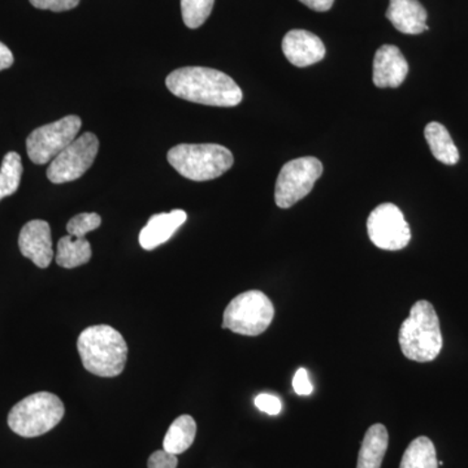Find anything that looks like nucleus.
<instances>
[{"label":"nucleus","mask_w":468,"mask_h":468,"mask_svg":"<svg viewBox=\"0 0 468 468\" xmlns=\"http://www.w3.org/2000/svg\"><path fill=\"white\" fill-rule=\"evenodd\" d=\"M165 85L176 97L205 106L236 107L243 98L232 77L212 68H180L169 73Z\"/></svg>","instance_id":"f257e3e1"},{"label":"nucleus","mask_w":468,"mask_h":468,"mask_svg":"<svg viewBox=\"0 0 468 468\" xmlns=\"http://www.w3.org/2000/svg\"><path fill=\"white\" fill-rule=\"evenodd\" d=\"M80 358L86 371L100 378H116L124 371L128 345L111 325H91L77 340Z\"/></svg>","instance_id":"f03ea898"},{"label":"nucleus","mask_w":468,"mask_h":468,"mask_svg":"<svg viewBox=\"0 0 468 468\" xmlns=\"http://www.w3.org/2000/svg\"><path fill=\"white\" fill-rule=\"evenodd\" d=\"M399 341L403 356L414 362H432L439 356L442 349L441 328L431 302H415L399 328Z\"/></svg>","instance_id":"7ed1b4c3"},{"label":"nucleus","mask_w":468,"mask_h":468,"mask_svg":"<svg viewBox=\"0 0 468 468\" xmlns=\"http://www.w3.org/2000/svg\"><path fill=\"white\" fill-rule=\"evenodd\" d=\"M167 159L183 177L198 183L220 177L234 163L233 154L217 144H177L168 151Z\"/></svg>","instance_id":"20e7f679"},{"label":"nucleus","mask_w":468,"mask_h":468,"mask_svg":"<svg viewBox=\"0 0 468 468\" xmlns=\"http://www.w3.org/2000/svg\"><path fill=\"white\" fill-rule=\"evenodd\" d=\"M64 403L55 394H30L8 414V426L16 435L32 439L50 432L64 417Z\"/></svg>","instance_id":"39448f33"},{"label":"nucleus","mask_w":468,"mask_h":468,"mask_svg":"<svg viewBox=\"0 0 468 468\" xmlns=\"http://www.w3.org/2000/svg\"><path fill=\"white\" fill-rule=\"evenodd\" d=\"M273 316L275 307L270 298L263 292L249 291L229 302L224 311L223 328L255 337L267 331Z\"/></svg>","instance_id":"423d86ee"},{"label":"nucleus","mask_w":468,"mask_h":468,"mask_svg":"<svg viewBox=\"0 0 468 468\" xmlns=\"http://www.w3.org/2000/svg\"><path fill=\"white\" fill-rule=\"evenodd\" d=\"M323 171L322 162L314 156H303L286 163L276 181V205L280 208H291L309 196Z\"/></svg>","instance_id":"0eeeda50"},{"label":"nucleus","mask_w":468,"mask_h":468,"mask_svg":"<svg viewBox=\"0 0 468 468\" xmlns=\"http://www.w3.org/2000/svg\"><path fill=\"white\" fill-rule=\"evenodd\" d=\"M81 126V119L76 115L39 126L27 137V155L34 165H48L76 140Z\"/></svg>","instance_id":"6e6552de"},{"label":"nucleus","mask_w":468,"mask_h":468,"mask_svg":"<svg viewBox=\"0 0 468 468\" xmlns=\"http://www.w3.org/2000/svg\"><path fill=\"white\" fill-rule=\"evenodd\" d=\"M100 150L97 135L84 133L76 138L52 160L48 168V178L52 184H66L85 175L91 167Z\"/></svg>","instance_id":"1a4fd4ad"},{"label":"nucleus","mask_w":468,"mask_h":468,"mask_svg":"<svg viewBox=\"0 0 468 468\" xmlns=\"http://www.w3.org/2000/svg\"><path fill=\"white\" fill-rule=\"evenodd\" d=\"M369 239L383 250H402L411 239V230L401 209L393 203H383L369 214Z\"/></svg>","instance_id":"9d476101"},{"label":"nucleus","mask_w":468,"mask_h":468,"mask_svg":"<svg viewBox=\"0 0 468 468\" xmlns=\"http://www.w3.org/2000/svg\"><path fill=\"white\" fill-rule=\"evenodd\" d=\"M21 254L39 268H48L54 260L50 224L45 220L27 223L18 236Z\"/></svg>","instance_id":"9b49d317"},{"label":"nucleus","mask_w":468,"mask_h":468,"mask_svg":"<svg viewBox=\"0 0 468 468\" xmlns=\"http://www.w3.org/2000/svg\"><path fill=\"white\" fill-rule=\"evenodd\" d=\"M285 58L298 68H306L319 63L325 58V46L316 34L307 30L294 29L286 33L282 39Z\"/></svg>","instance_id":"f8f14e48"},{"label":"nucleus","mask_w":468,"mask_h":468,"mask_svg":"<svg viewBox=\"0 0 468 468\" xmlns=\"http://www.w3.org/2000/svg\"><path fill=\"white\" fill-rule=\"evenodd\" d=\"M409 75V64L397 46L384 45L374 58V84L378 88L396 89Z\"/></svg>","instance_id":"ddd939ff"},{"label":"nucleus","mask_w":468,"mask_h":468,"mask_svg":"<svg viewBox=\"0 0 468 468\" xmlns=\"http://www.w3.org/2000/svg\"><path fill=\"white\" fill-rule=\"evenodd\" d=\"M187 214L184 209H174V211L163 212V214L153 215L149 223L144 227L140 233V245L144 250H154L160 245L171 239V237L177 232L178 228L186 221Z\"/></svg>","instance_id":"4468645a"},{"label":"nucleus","mask_w":468,"mask_h":468,"mask_svg":"<svg viewBox=\"0 0 468 468\" xmlns=\"http://www.w3.org/2000/svg\"><path fill=\"white\" fill-rule=\"evenodd\" d=\"M428 14L419 0H390L387 18L399 32L420 34L428 30Z\"/></svg>","instance_id":"2eb2a0df"},{"label":"nucleus","mask_w":468,"mask_h":468,"mask_svg":"<svg viewBox=\"0 0 468 468\" xmlns=\"http://www.w3.org/2000/svg\"><path fill=\"white\" fill-rule=\"evenodd\" d=\"M388 443L389 435L383 424L369 427L360 446L356 468H381Z\"/></svg>","instance_id":"dca6fc26"},{"label":"nucleus","mask_w":468,"mask_h":468,"mask_svg":"<svg viewBox=\"0 0 468 468\" xmlns=\"http://www.w3.org/2000/svg\"><path fill=\"white\" fill-rule=\"evenodd\" d=\"M424 137L430 144L432 155L439 162L446 165H454L460 162V151L445 126L436 122H430L424 129Z\"/></svg>","instance_id":"f3484780"},{"label":"nucleus","mask_w":468,"mask_h":468,"mask_svg":"<svg viewBox=\"0 0 468 468\" xmlns=\"http://www.w3.org/2000/svg\"><path fill=\"white\" fill-rule=\"evenodd\" d=\"M197 435V423L190 415L176 419L165 433L163 448L172 454H183L193 445Z\"/></svg>","instance_id":"a211bd4d"},{"label":"nucleus","mask_w":468,"mask_h":468,"mask_svg":"<svg viewBox=\"0 0 468 468\" xmlns=\"http://www.w3.org/2000/svg\"><path fill=\"white\" fill-rule=\"evenodd\" d=\"M91 245L86 239L66 236L58 242L57 263L67 270L84 266L91 260Z\"/></svg>","instance_id":"6ab92c4d"},{"label":"nucleus","mask_w":468,"mask_h":468,"mask_svg":"<svg viewBox=\"0 0 468 468\" xmlns=\"http://www.w3.org/2000/svg\"><path fill=\"white\" fill-rule=\"evenodd\" d=\"M399 468H439L433 442L426 436L411 441L403 454Z\"/></svg>","instance_id":"aec40b11"},{"label":"nucleus","mask_w":468,"mask_h":468,"mask_svg":"<svg viewBox=\"0 0 468 468\" xmlns=\"http://www.w3.org/2000/svg\"><path fill=\"white\" fill-rule=\"evenodd\" d=\"M23 175L21 156L15 151L5 154L0 167V201L17 192Z\"/></svg>","instance_id":"412c9836"},{"label":"nucleus","mask_w":468,"mask_h":468,"mask_svg":"<svg viewBox=\"0 0 468 468\" xmlns=\"http://www.w3.org/2000/svg\"><path fill=\"white\" fill-rule=\"evenodd\" d=\"M215 0H181L185 26L197 29L206 23L214 8Z\"/></svg>","instance_id":"4be33fe9"},{"label":"nucleus","mask_w":468,"mask_h":468,"mask_svg":"<svg viewBox=\"0 0 468 468\" xmlns=\"http://www.w3.org/2000/svg\"><path fill=\"white\" fill-rule=\"evenodd\" d=\"M101 224L100 215L95 212H84L68 221L67 230L69 236L75 237V239H85L86 234L98 229Z\"/></svg>","instance_id":"5701e85b"},{"label":"nucleus","mask_w":468,"mask_h":468,"mask_svg":"<svg viewBox=\"0 0 468 468\" xmlns=\"http://www.w3.org/2000/svg\"><path fill=\"white\" fill-rule=\"evenodd\" d=\"M254 403L258 410H261V412H266L268 415H272V417L279 415L282 410V399L277 396H273V394L261 393L260 396H257Z\"/></svg>","instance_id":"b1692460"},{"label":"nucleus","mask_w":468,"mask_h":468,"mask_svg":"<svg viewBox=\"0 0 468 468\" xmlns=\"http://www.w3.org/2000/svg\"><path fill=\"white\" fill-rule=\"evenodd\" d=\"M33 7L46 11L64 12L76 8L80 0H29Z\"/></svg>","instance_id":"393cba45"},{"label":"nucleus","mask_w":468,"mask_h":468,"mask_svg":"<svg viewBox=\"0 0 468 468\" xmlns=\"http://www.w3.org/2000/svg\"><path fill=\"white\" fill-rule=\"evenodd\" d=\"M177 455L167 451H158L150 455L147 467L149 468H176L177 467Z\"/></svg>","instance_id":"a878e982"},{"label":"nucleus","mask_w":468,"mask_h":468,"mask_svg":"<svg viewBox=\"0 0 468 468\" xmlns=\"http://www.w3.org/2000/svg\"><path fill=\"white\" fill-rule=\"evenodd\" d=\"M292 389L298 396H310L313 393L314 387L306 369L300 368L295 372L294 378H292Z\"/></svg>","instance_id":"bb28decb"},{"label":"nucleus","mask_w":468,"mask_h":468,"mask_svg":"<svg viewBox=\"0 0 468 468\" xmlns=\"http://www.w3.org/2000/svg\"><path fill=\"white\" fill-rule=\"evenodd\" d=\"M300 2L306 7L313 9V11L326 12L332 8L335 0H300Z\"/></svg>","instance_id":"cd10ccee"},{"label":"nucleus","mask_w":468,"mask_h":468,"mask_svg":"<svg viewBox=\"0 0 468 468\" xmlns=\"http://www.w3.org/2000/svg\"><path fill=\"white\" fill-rule=\"evenodd\" d=\"M14 64V54L5 43L0 42V70L7 69Z\"/></svg>","instance_id":"c85d7f7f"}]
</instances>
